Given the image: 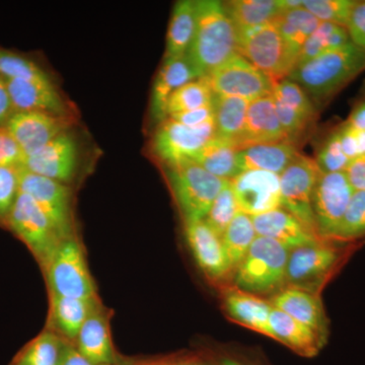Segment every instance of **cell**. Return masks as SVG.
<instances>
[{
  "mask_svg": "<svg viewBox=\"0 0 365 365\" xmlns=\"http://www.w3.org/2000/svg\"><path fill=\"white\" fill-rule=\"evenodd\" d=\"M195 7L196 30L187 57L203 78L237 54V32L222 2L198 0Z\"/></svg>",
  "mask_w": 365,
  "mask_h": 365,
  "instance_id": "obj_1",
  "label": "cell"
},
{
  "mask_svg": "<svg viewBox=\"0 0 365 365\" xmlns=\"http://www.w3.org/2000/svg\"><path fill=\"white\" fill-rule=\"evenodd\" d=\"M364 71L365 51L349 42L295 67L288 78L325 104Z\"/></svg>",
  "mask_w": 365,
  "mask_h": 365,
  "instance_id": "obj_2",
  "label": "cell"
},
{
  "mask_svg": "<svg viewBox=\"0 0 365 365\" xmlns=\"http://www.w3.org/2000/svg\"><path fill=\"white\" fill-rule=\"evenodd\" d=\"M288 255L279 242L257 235L235 270V287L255 295L279 292L285 287Z\"/></svg>",
  "mask_w": 365,
  "mask_h": 365,
  "instance_id": "obj_3",
  "label": "cell"
},
{
  "mask_svg": "<svg viewBox=\"0 0 365 365\" xmlns=\"http://www.w3.org/2000/svg\"><path fill=\"white\" fill-rule=\"evenodd\" d=\"M237 53L275 83L288 78L297 56L288 47L275 21L237 30Z\"/></svg>",
  "mask_w": 365,
  "mask_h": 365,
  "instance_id": "obj_4",
  "label": "cell"
},
{
  "mask_svg": "<svg viewBox=\"0 0 365 365\" xmlns=\"http://www.w3.org/2000/svg\"><path fill=\"white\" fill-rule=\"evenodd\" d=\"M49 294L74 299L97 297L81 242L73 235L64 237L44 266Z\"/></svg>",
  "mask_w": 365,
  "mask_h": 365,
  "instance_id": "obj_5",
  "label": "cell"
},
{
  "mask_svg": "<svg viewBox=\"0 0 365 365\" xmlns=\"http://www.w3.org/2000/svg\"><path fill=\"white\" fill-rule=\"evenodd\" d=\"M169 182L185 222L202 220L220 191L230 182L193 162L169 168Z\"/></svg>",
  "mask_w": 365,
  "mask_h": 365,
  "instance_id": "obj_6",
  "label": "cell"
},
{
  "mask_svg": "<svg viewBox=\"0 0 365 365\" xmlns=\"http://www.w3.org/2000/svg\"><path fill=\"white\" fill-rule=\"evenodd\" d=\"M6 225L25 242L42 267L51 258L62 240L39 205L21 191L7 217Z\"/></svg>",
  "mask_w": 365,
  "mask_h": 365,
  "instance_id": "obj_7",
  "label": "cell"
},
{
  "mask_svg": "<svg viewBox=\"0 0 365 365\" xmlns=\"http://www.w3.org/2000/svg\"><path fill=\"white\" fill-rule=\"evenodd\" d=\"M321 175L316 160L300 155L280 175L281 207L319 237H321L314 220L313 196Z\"/></svg>",
  "mask_w": 365,
  "mask_h": 365,
  "instance_id": "obj_8",
  "label": "cell"
},
{
  "mask_svg": "<svg viewBox=\"0 0 365 365\" xmlns=\"http://www.w3.org/2000/svg\"><path fill=\"white\" fill-rule=\"evenodd\" d=\"M340 258L338 249L328 241L292 250L288 255L285 287L318 294Z\"/></svg>",
  "mask_w": 365,
  "mask_h": 365,
  "instance_id": "obj_9",
  "label": "cell"
},
{
  "mask_svg": "<svg viewBox=\"0 0 365 365\" xmlns=\"http://www.w3.org/2000/svg\"><path fill=\"white\" fill-rule=\"evenodd\" d=\"M206 78L215 96L242 98L249 102L272 95L276 85L275 81L239 53Z\"/></svg>",
  "mask_w": 365,
  "mask_h": 365,
  "instance_id": "obj_10",
  "label": "cell"
},
{
  "mask_svg": "<svg viewBox=\"0 0 365 365\" xmlns=\"http://www.w3.org/2000/svg\"><path fill=\"white\" fill-rule=\"evenodd\" d=\"M216 135L215 120L189 127L168 117L153 137V153L168 168L176 167L193 158Z\"/></svg>",
  "mask_w": 365,
  "mask_h": 365,
  "instance_id": "obj_11",
  "label": "cell"
},
{
  "mask_svg": "<svg viewBox=\"0 0 365 365\" xmlns=\"http://www.w3.org/2000/svg\"><path fill=\"white\" fill-rule=\"evenodd\" d=\"M354 192L344 172L322 173L313 196L314 220L322 239L335 240Z\"/></svg>",
  "mask_w": 365,
  "mask_h": 365,
  "instance_id": "obj_12",
  "label": "cell"
},
{
  "mask_svg": "<svg viewBox=\"0 0 365 365\" xmlns=\"http://www.w3.org/2000/svg\"><path fill=\"white\" fill-rule=\"evenodd\" d=\"M20 191L39 205L56 228L60 237H71L72 230L71 191L66 184L19 169Z\"/></svg>",
  "mask_w": 365,
  "mask_h": 365,
  "instance_id": "obj_13",
  "label": "cell"
},
{
  "mask_svg": "<svg viewBox=\"0 0 365 365\" xmlns=\"http://www.w3.org/2000/svg\"><path fill=\"white\" fill-rule=\"evenodd\" d=\"M240 210L257 216L281 207L280 176L266 170L242 172L230 180Z\"/></svg>",
  "mask_w": 365,
  "mask_h": 365,
  "instance_id": "obj_14",
  "label": "cell"
},
{
  "mask_svg": "<svg viewBox=\"0 0 365 365\" xmlns=\"http://www.w3.org/2000/svg\"><path fill=\"white\" fill-rule=\"evenodd\" d=\"M78 163L76 139L64 132L39 150L26 155L23 168L39 176L63 182L71 181Z\"/></svg>",
  "mask_w": 365,
  "mask_h": 365,
  "instance_id": "obj_15",
  "label": "cell"
},
{
  "mask_svg": "<svg viewBox=\"0 0 365 365\" xmlns=\"http://www.w3.org/2000/svg\"><path fill=\"white\" fill-rule=\"evenodd\" d=\"M185 234L196 263L209 279L222 282L235 275L222 237L204 220L185 222Z\"/></svg>",
  "mask_w": 365,
  "mask_h": 365,
  "instance_id": "obj_16",
  "label": "cell"
},
{
  "mask_svg": "<svg viewBox=\"0 0 365 365\" xmlns=\"http://www.w3.org/2000/svg\"><path fill=\"white\" fill-rule=\"evenodd\" d=\"M271 96L281 127L292 143V139L302 135L314 121L316 107L306 91L289 78L276 83Z\"/></svg>",
  "mask_w": 365,
  "mask_h": 365,
  "instance_id": "obj_17",
  "label": "cell"
},
{
  "mask_svg": "<svg viewBox=\"0 0 365 365\" xmlns=\"http://www.w3.org/2000/svg\"><path fill=\"white\" fill-rule=\"evenodd\" d=\"M67 125L66 117L28 111L14 113L6 128L26 157L66 132Z\"/></svg>",
  "mask_w": 365,
  "mask_h": 365,
  "instance_id": "obj_18",
  "label": "cell"
},
{
  "mask_svg": "<svg viewBox=\"0 0 365 365\" xmlns=\"http://www.w3.org/2000/svg\"><path fill=\"white\" fill-rule=\"evenodd\" d=\"M73 345L81 356L93 364H116L117 353L112 341L110 314L102 304L86 319Z\"/></svg>",
  "mask_w": 365,
  "mask_h": 365,
  "instance_id": "obj_19",
  "label": "cell"
},
{
  "mask_svg": "<svg viewBox=\"0 0 365 365\" xmlns=\"http://www.w3.org/2000/svg\"><path fill=\"white\" fill-rule=\"evenodd\" d=\"M16 112H44L66 117V102L52 81H4Z\"/></svg>",
  "mask_w": 365,
  "mask_h": 365,
  "instance_id": "obj_20",
  "label": "cell"
},
{
  "mask_svg": "<svg viewBox=\"0 0 365 365\" xmlns=\"http://www.w3.org/2000/svg\"><path fill=\"white\" fill-rule=\"evenodd\" d=\"M257 235L268 237L292 250L324 241L282 207L252 216Z\"/></svg>",
  "mask_w": 365,
  "mask_h": 365,
  "instance_id": "obj_21",
  "label": "cell"
},
{
  "mask_svg": "<svg viewBox=\"0 0 365 365\" xmlns=\"http://www.w3.org/2000/svg\"><path fill=\"white\" fill-rule=\"evenodd\" d=\"M289 141L276 114L272 96L257 98L250 102L246 124L237 150L258 144ZM292 143V141H290Z\"/></svg>",
  "mask_w": 365,
  "mask_h": 365,
  "instance_id": "obj_22",
  "label": "cell"
},
{
  "mask_svg": "<svg viewBox=\"0 0 365 365\" xmlns=\"http://www.w3.org/2000/svg\"><path fill=\"white\" fill-rule=\"evenodd\" d=\"M271 306L327 338L328 321L318 294L284 287L271 300Z\"/></svg>",
  "mask_w": 365,
  "mask_h": 365,
  "instance_id": "obj_23",
  "label": "cell"
},
{
  "mask_svg": "<svg viewBox=\"0 0 365 365\" xmlns=\"http://www.w3.org/2000/svg\"><path fill=\"white\" fill-rule=\"evenodd\" d=\"M50 309L48 329L73 344L81 327L98 306L93 299H74L49 294Z\"/></svg>",
  "mask_w": 365,
  "mask_h": 365,
  "instance_id": "obj_24",
  "label": "cell"
},
{
  "mask_svg": "<svg viewBox=\"0 0 365 365\" xmlns=\"http://www.w3.org/2000/svg\"><path fill=\"white\" fill-rule=\"evenodd\" d=\"M222 299L225 313L232 321L272 338L271 304L237 287L227 288Z\"/></svg>",
  "mask_w": 365,
  "mask_h": 365,
  "instance_id": "obj_25",
  "label": "cell"
},
{
  "mask_svg": "<svg viewBox=\"0 0 365 365\" xmlns=\"http://www.w3.org/2000/svg\"><path fill=\"white\" fill-rule=\"evenodd\" d=\"M200 78L188 57L167 58L157 74L151 93V113L158 121L167 119V106L175 91L190 81Z\"/></svg>",
  "mask_w": 365,
  "mask_h": 365,
  "instance_id": "obj_26",
  "label": "cell"
},
{
  "mask_svg": "<svg viewBox=\"0 0 365 365\" xmlns=\"http://www.w3.org/2000/svg\"><path fill=\"white\" fill-rule=\"evenodd\" d=\"M270 327L272 339L287 346L302 356H316L325 345L326 337L273 307Z\"/></svg>",
  "mask_w": 365,
  "mask_h": 365,
  "instance_id": "obj_27",
  "label": "cell"
},
{
  "mask_svg": "<svg viewBox=\"0 0 365 365\" xmlns=\"http://www.w3.org/2000/svg\"><path fill=\"white\" fill-rule=\"evenodd\" d=\"M299 153L290 141L252 145L237 153L240 172L258 170L280 175L287 170Z\"/></svg>",
  "mask_w": 365,
  "mask_h": 365,
  "instance_id": "obj_28",
  "label": "cell"
},
{
  "mask_svg": "<svg viewBox=\"0 0 365 365\" xmlns=\"http://www.w3.org/2000/svg\"><path fill=\"white\" fill-rule=\"evenodd\" d=\"M196 30L195 1L181 0L175 4L167 35L165 59L186 56Z\"/></svg>",
  "mask_w": 365,
  "mask_h": 365,
  "instance_id": "obj_29",
  "label": "cell"
},
{
  "mask_svg": "<svg viewBox=\"0 0 365 365\" xmlns=\"http://www.w3.org/2000/svg\"><path fill=\"white\" fill-rule=\"evenodd\" d=\"M237 153L239 150L234 143L215 135L201 148L192 162L213 176L230 181L241 174L237 168Z\"/></svg>",
  "mask_w": 365,
  "mask_h": 365,
  "instance_id": "obj_30",
  "label": "cell"
},
{
  "mask_svg": "<svg viewBox=\"0 0 365 365\" xmlns=\"http://www.w3.org/2000/svg\"><path fill=\"white\" fill-rule=\"evenodd\" d=\"M249 104L245 98L215 95L216 136L230 141L237 148L246 124Z\"/></svg>",
  "mask_w": 365,
  "mask_h": 365,
  "instance_id": "obj_31",
  "label": "cell"
},
{
  "mask_svg": "<svg viewBox=\"0 0 365 365\" xmlns=\"http://www.w3.org/2000/svg\"><path fill=\"white\" fill-rule=\"evenodd\" d=\"M223 7L237 30L270 23L282 13L279 0H234Z\"/></svg>",
  "mask_w": 365,
  "mask_h": 365,
  "instance_id": "obj_32",
  "label": "cell"
},
{
  "mask_svg": "<svg viewBox=\"0 0 365 365\" xmlns=\"http://www.w3.org/2000/svg\"><path fill=\"white\" fill-rule=\"evenodd\" d=\"M274 21L288 47L297 55V59L302 46L321 24L304 6L283 11Z\"/></svg>",
  "mask_w": 365,
  "mask_h": 365,
  "instance_id": "obj_33",
  "label": "cell"
},
{
  "mask_svg": "<svg viewBox=\"0 0 365 365\" xmlns=\"http://www.w3.org/2000/svg\"><path fill=\"white\" fill-rule=\"evenodd\" d=\"M68 341L58 334L46 329L21 348L14 356L13 364L18 365H58L62 350Z\"/></svg>",
  "mask_w": 365,
  "mask_h": 365,
  "instance_id": "obj_34",
  "label": "cell"
},
{
  "mask_svg": "<svg viewBox=\"0 0 365 365\" xmlns=\"http://www.w3.org/2000/svg\"><path fill=\"white\" fill-rule=\"evenodd\" d=\"M256 237L252 216L239 211L222 237L223 248L234 272L248 254Z\"/></svg>",
  "mask_w": 365,
  "mask_h": 365,
  "instance_id": "obj_35",
  "label": "cell"
},
{
  "mask_svg": "<svg viewBox=\"0 0 365 365\" xmlns=\"http://www.w3.org/2000/svg\"><path fill=\"white\" fill-rule=\"evenodd\" d=\"M350 42L347 30L343 26L321 21L300 50L297 66L317 58L324 53L338 49ZM295 66V67H297Z\"/></svg>",
  "mask_w": 365,
  "mask_h": 365,
  "instance_id": "obj_36",
  "label": "cell"
},
{
  "mask_svg": "<svg viewBox=\"0 0 365 365\" xmlns=\"http://www.w3.org/2000/svg\"><path fill=\"white\" fill-rule=\"evenodd\" d=\"M213 98L215 93L206 76L190 81L173 93L167 106V117L211 104Z\"/></svg>",
  "mask_w": 365,
  "mask_h": 365,
  "instance_id": "obj_37",
  "label": "cell"
},
{
  "mask_svg": "<svg viewBox=\"0 0 365 365\" xmlns=\"http://www.w3.org/2000/svg\"><path fill=\"white\" fill-rule=\"evenodd\" d=\"M0 78L4 81H52L47 72L21 53L0 48Z\"/></svg>",
  "mask_w": 365,
  "mask_h": 365,
  "instance_id": "obj_38",
  "label": "cell"
},
{
  "mask_svg": "<svg viewBox=\"0 0 365 365\" xmlns=\"http://www.w3.org/2000/svg\"><path fill=\"white\" fill-rule=\"evenodd\" d=\"M239 211L241 210L237 205L234 190L230 186V181L216 197L215 202L209 209L207 215L204 218V222L207 223L208 227L216 235L222 237Z\"/></svg>",
  "mask_w": 365,
  "mask_h": 365,
  "instance_id": "obj_39",
  "label": "cell"
},
{
  "mask_svg": "<svg viewBox=\"0 0 365 365\" xmlns=\"http://www.w3.org/2000/svg\"><path fill=\"white\" fill-rule=\"evenodd\" d=\"M365 237V191H355L334 241H354Z\"/></svg>",
  "mask_w": 365,
  "mask_h": 365,
  "instance_id": "obj_40",
  "label": "cell"
},
{
  "mask_svg": "<svg viewBox=\"0 0 365 365\" xmlns=\"http://www.w3.org/2000/svg\"><path fill=\"white\" fill-rule=\"evenodd\" d=\"M355 1L351 0H304L302 6L319 21L346 29Z\"/></svg>",
  "mask_w": 365,
  "mask_h": 365,
  "instance_id": "obj_41",
  "label": "cell"
},
{
  "mask_svg": "<svg viewBox=\"0 0 365 365\" xmlns=\"http://www.w3.org/2000/svg\"><path fill=\"white\" fill-rule=\"evenodd\" d=\"M314 160L323 174L345 172L350 160L342 150L337 128L327 136Z\"/></svg>",
  "mask_w": 365,
  "mask_h": 365,
  "instance_id": "obj_42",
  "label": "cell"
},
{
  "mask_svg": "<svg viewBox=\"0 0 365 365\" xmlns=\"http://www.w3.org/2000/svg\"><path fill=\"white\" fill-rule=\"evenodd\" d=\"M20 168L0 167V222H6L19 192Z\"/></svg>",
  "mask_w": 365,
  "mask_h": 365,
  "instance_id": "obj_43",
  "label": "cell"
},
{
  "mask_svg": "<svg viewBox=\"0 0 365 365\" xmlns=\"http://www.w3.org/2000/svg\"><path fill=\"white\" fill-rule=\"evenodd\" d=\"M338 134L342 150L348 160H355L365 155V131L354 128L344 122L337 127Z\"/></svg>",
  "mask_w": 365,
  "mask_h": 365,
  "instance_id": "obj_44",
  "label": "cell"
},
{
  "mask_svg": "<svg viewBox=\"0 0 365 365\" xmlns=\"http://www.w3.org/2000/svg\"><path fill=\"white\" fill-rule=\"evenodd\" d=\"M26 155L6 128H0V167L21 168Z\"/></svg>",
  "mask_w": 365,
  "mask_h": 365,
  "instance_id": "obj_45",
  "label": "cell"
},
{
  "mask_svg": "<svg viewBox=\"0 0 365 365\" xmlns=\"http://www.w3.org/2000/svg\"><path fill=\"white\" fill-rule=\"evenodd\" d=\"M346 30L350 42L365 51V0L355 1Z\"/></svg>",
  "mask_w": 365,
  "mask_h": 365,
  "instance_id": "obj_46",
  "label": "cell"
},
{
  "mask_svg": "<svg viewBox=\"0 0 365 365\" xmlns=\"http://www.w3.org/2000/svg\"><path fill=\"white\" fill-rule=\"evenodd\" d=\"M169 118L179 122V123L186 125V126H200V125L208 123V122L215 121V106H213L212 102L211 104L198 108V109L178 113V114L172 115Z\"/></svg>",
  "mask_w": 365,
  "mask_h": 365,
  "instance_id": "obj_47",
  "label": "cell"
},
{
  "mask_svg": "<svg viewBox=\"0 0 365 365\" xmlns=\"http://www.w3.org/2000/svg\"><path fill=\"white\" fill-rule=\"evenodd\" d=\"M344 173L354 191H365V155L351 160Z\"/></svg>",
  "mask_w": 365,
  "mask_h": 365,
  "instance_id": "obj_48",
  "label": "cell"
},
{
  "mask_svg": "<svg viewBox=\"0 0 365 365\" xmlns=\"http://www.w3.org/2000/svg\"><path fill=\"white\" fill-rule=\"evenodd\" d=\"M16 112L6 81L1 78L0 79V128H6L9 120Z\"/></svg>",
  "mask_w": 365,
  "mask_h": 365,
  "instance_id": "obj_49",
  "label": "cell"
},
{
  "mask_svg": "<svg viewBox=\"0 0 365 365\" xmlns=\"http://www.w3.org/2000/svg\"><path fill=\"white\" fill-rule=\"evenodd\" d=\"M58 365H105L95 364L88 361L85 357L79 354L76 348L71 342H66L62 350L61 357H60Z\"/></svg>",
  "mask_w": 365,
  "mask_h": 365,
  "instance_id": "obj_50",
  "label": "cell"
},
{
  "mask_svg": "<svg viewBox=\"0 0 365 365\" xmlns=\"http://www.w3.org/2000/svg\"><path fill=\"white\" fill-rule=\"evenodd\" d=\"M346 122L354 128L365 131V93L355 103Z\"/></svg>",
  "mask_w": 365,
  "mask_h": 365,
  "instance_id": "obj_51",
  "label": "cell"
},
{
  "mask_svg": "<svg viewBox=\"0 0 365 365\" xmlns=\"http://www.w3.org/2000/svg\"><path fill=\"white\" fill-rule=\"evenodd\" d=\"M158 365H208L204 364L203 361L195 359H182L174 360V361L163 362V364H158Z\"/></svg>",
  "mask_w": 365,
  "mask_h": 365,
  "instance_id": "obj_52",
  "label": "cell"
},
{
  "mask_svg": "<svg viewBox=\"0 0 365 365\" xmlns=\"http://www.w3.org/2000/svg\"><path fill=\"white\" fill-rule=\"evenodd\" d=\"M220 365H242L241 364H239L237 361H235V360L230 359H223L222 361V364Z\"/></svg>",
  "mask_w": 365,
  "mask_h": 365,
  "instance_id": "obj_53",
  "label": "cell"
},
{
  "mask_svg": "<svg viewBox=\"0 0 365 365\" xmlns=\"http://www.w3.org/2000/svg\"><path fill=\"white\" fill-rule=\"evenodd\" d=\"M139 365H158V364H139Z\"/></svg>",
  "mask_w": 365,
  "mask_h": 365,
  "instance_id": "obj_54",
  "label": "cell"
},
{
  "mask_svg": "<svg viewBox=\"0 0 365 365\" xmlns=\"http://www.w3.org/2000/svg\"><path fill=\"white\" fill-rule=\"evenodd\" d=\"M9 365H18V364H13V362H11V364Z\"/></svg>",
  "mask_w": 365,
  "mask_h": 365,
  "instance_id": "obj_55",
  "label": "cell"
},
{
  "mask_svg": "<svg viewBox=\"0 0 365 365\" xmlns=\"http://www.w3.org/2000/svg\"><path fill=\"white\" fill-rule=\"evenodd\" d=\"M0 79H1V78H0Z\"/></svg>",
  "mask_w": 365,
  "mask_h": 365,
  "instance_id": "obj_56",
  "label": "cell"
}]
</instances>
